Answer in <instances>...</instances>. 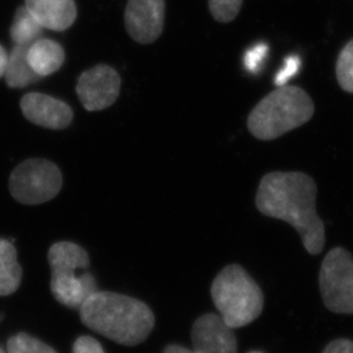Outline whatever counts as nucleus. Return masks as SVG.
<instances>
[{
  "instance_id": "nucleus-1",
  "label": "nucleus",
  "mask_w": 353,
  "mask_h": 353,
  "mask_svg": "<svg viewBox=\"0 0 353 353\" xmlns=\"http://www.w3.org/2000/svg\"><path fill=\"white\" fill-rule=\"evenodd\" d=\"M316 184L301 172H272L264 175L257 189V210L265 216L290 223L300 234L307 253L323 252L325 224L316 213Z\"/></svg>"
},
{
  "instance_id": "nucleus-2",
  "label": "nucleus",
  "mask_w": 353,
  "mask_h": 353,
  "mask_svg": "<svg viewBox=\"0 0 353 353\" xmlns=\"http://www.w3.org/2000/svg\"><path fill=\"white\" fill-rule=\"evenodd\" d=\"M79 312L90 330L127 347L144 342L154 327V314L147 304L112 292L93 294Z\"/></svg>"
},
{
  "instance_id": "nucleus-3",
  "label": "nucleus",
  "mask_w": 353,
  "mask_h": 353,
  "mask_svg": "<svg viewBox=\"0 0 353 353\" xmlns=\"http://www.w3.org/2000/svg\"><path fill=\"white\" fill-rule=\"evenodd\" d=\"M314 114V102L302 88L283 86L271 92L254 108L247 126L259 140H276L307 123Z\"/></svg>"
},
{
  "instance_id": "nucleus-4",
  "label": "nucleus",
  "mask_w": 353,
  "mask_h": 353,
  "mask_svg": "<svg viewBox=\"0 0 353 353\" xmlns=\"http://www.w3.org/2000/svg\"><path fill=\"white\" fill-rule=\"evenodd\" d=\"M210 295L222 319L231 328L250 325L263 311L262 290L239 264L227 265L215 276Z\"/></svg>"
},
{
  "instance_id": "nucleus-5",
  "label": "nucleus",
  "mask_w": 353,
  "mask_h": 353,
  "mask_svg": "<svg viewBox=\"0 0 353 353\" xmlns=\"http://www.w3.org/2000/svg\"><path fill=\"white\" fill-rule=\"evenodd\" d=\"M10 191L24 205H40L59 194L63 177L60 168L50 160L31 158L19 163L10 174Z\"/></svg>"
},
{
  "instance_id": "nucleus-6",
  "label": "nucleus",
  "mask_w": 353,
  "mask_h": 353,
  "mask_svg": "<svg viewBox=\"0 0 353 353\" xmlns=\"http://www.w3.org/2000/svg\"><path fill=\"white\" fill-rule=\"evenodd\" d=\"M323 304L334 314H353V256L343 247H335L323 259L319 272Z\"/></svg>"
},
{
  "instance_id": "nucleus-7",
  "label": "nucleus",
  "mask_w": 353,
  "mask_h": 353,
  "mask_svg": "<svg viewBox=\"0 0 353 353\" xmlns=\"http://www.w3.org/2000/svg\"><path fill=\"white\" fill-rule=\"evenodd\" d=\"M121 87L119 74L108 64H97L80 74L76 93L85 110L102 111L117 101Z\"/></svg>"
},
{
  "instance_id": "nucleus-8",
  "label": "nucleus",
  "mask_w": 353,
  "mask_h": 353,
  "mask_svg": "<svg viewBox=\"0 0 353 353\" xmlns=\"http://www.w3.org/2000/svg\"><path fill=\"white\" fill-rule=\"evenodd\" d=\"M123 19L134 41L152 43L163 34L165 0H128Z\"/></svg>"
},
{
  "instance_id": "nucleus-9",
  "label": "nucleus",
  "mask_w": 353,
  "mask_h": 353,
  "mask_svg": "<svg viewBox=\"0 0 353 353\" xmlns=\"http://www.w3.org/2000/svg\"><path fill=\"white\" fill-rule=\"evenodd\" d=\"M20 108L26 119L48 130H65L74 120V111L69 104L46 94H26L21 99Z\"/></svg>"
},
{
  "instance_id": "nucleus-10",
  "label": "nucleus",
  "mask_w": 353,
  "mask_h": 353,
  "mask_svg": "<svg viewBox=\"0 0 353 353\" xmlns=\"http://www.w3.org/2000/svg\"><path fill=\"white\" fill-rule=\"evenodd\" d=\"M191 340L196 353H236L234 328L219 314L200 316L192 326Z\"/></svg>"
},
{
  "instance_id": "nucleus-11",
  "label": "nucleus",
  "mask_w": 353,
  "mask_h": 353,
  "mask_svg": "<svg viewBox=\"0 0 353 353\" xmlns=\"http://www.w3.org/2000/svg\"><path fill=\"white\" fill-rule=\"evenodd\" d=\"M26 7L48 30L62 32L72 27L77 19L74 0H24Z\"/></svg>"
},
{
  "instance_id": "nucleus-12",
  "label": "nucleus",
  "mask_w": 353,
  "mask_h": 353,
  "mask_svg": "<svg viewBox=\"0 0 353 353\" xmlns=\"http://www.w3.org/2000/svg\"><path fill=\"white\" fill-rule=\"evenodd\" d=\"M50 290L57 302L70 309H80L93 294L99 292L97 283L88 272L76 276H52Z\"/></svg>"
},
{
  "instance_id": "nucleus-13",
  "label": "nucleus",
  "mask_w": 353,
  "mask_h": 353,
  "mask_svg": "<svg viewBox=\"0 0 353 353\" xmlns=\"http://www.w3.org/2000/svg\"><path fill=\"white\" fill-rule=\"evenodd\" d=\"M52 276H76V271L90 267V257L83 247L70 241L54 243L48 250Z\"/></svg>"
},
{
  "instance_id": "nucleus-14",
  "label": "nucleus",
  "mask_w": 353,
  "mask_h": 353,
  "mask_svg": "<svg viewBox=\"0 0 353 353\" xmlns=\"http://www.w3.org/2000/svg\"><path fill=\"white\" fill-rule=\"evenodd\" d=\"M28 62L39 77H48L60 70L65 60L63 47L47 38H41L28 48Z\"/></svg>"
},
{
  "instance_id": "nucleus-15",
  "label": "nucleus",
  "mask_w": 353,
  "mask_h": 353,
  "mask_svg": "<svg viewBox=\"0 0 353 353\" xmlns=\"http://www.w3.org/2000/svg\"><path fill=\"white\" fill-rule=\"evenodd\" d=\"M28 48L29 47L14 45L8 53V62L3 77L10 88H24L43 79L32 70L28 62Z\"/></svg>"
},
{
  "instance_id": "nucleus-16",
  "label": "nucleus",
  "mask_w": 353,
  "mask_h": 353,
  "mask_svg": "<svg viewBox=\"0 0 353 353\" xmlns=\"http://www.w3.org/2000/svg\"><path fill=\"white\" fill-rule=\"evenodd\" d=\"M22 281V268L13 243L0 238V296L15 293Z\"/></svg>"
},
{
  "instance_id": "nucleus-17",
  "label": "nucleus",
  "mask_w": 353,
  "mask_h": 353,
  "mask_svg": "<svg viewBox=\"0 0 353 353\" xmlns=\"http://www.w3.org/2000/svg\"><path fill=\"white\" fill-rule=\"evenodd\" d=\"M45 28L26 6L17 8L13 23L10 28V37L17 46L29 47L43 38Z\"/></svg>"
},
{
  "instance_id": "nucleus-18",
  "label": "nucleus",
  "mask_w": 353,
  "mask_h": 353,
  "mask_svg": "<svg viewBox=\"0 0 353 353\" xmlns=\"http://www.w3.org/2000/svg\"><path fill=\"white\" fill-rule=\"evenodd\" d=\"M336 78L342 90L353 93V39L343 47L337 57Z\"/></svg>"
},
{
  "instance_id": "nucleus-19",
  "label": "nucleus",
  "mask_w": 353,
  "mask_h": 353,
  "mask_svg": "<svg viewBox=\"0 0 353 353\" xmlns=\"http://www.w3.org/2000/svg\"><path fill=\"white\" fill-rule=\"evenodd\" d=\"M7 353H57L53 347L29 334L20 333L7 342Z\"/></svg>"
},
{
  "instance_id": "nucleus-20",
  "label": "nucleus",
  "mask_w": 353,
  "mask_h": 353,
  "mask_svg": "<svg viewBox=\"0 0 353 353\" xmlns=\"http://www.w3.org/2000/svg\"><path fill=\"white\" fill-rule=\"evenodd\" d=\"M243 0H208L210 10L215 20L228 23L239 14Z\"/></svg>"
},
{
  "instance_id": "nucleus-21",
  "label": "nucleus",
  "mask_w": 353,
  "mask_h": 353,
  "mask_svg": "<svg viewBox=\"0 0 353 353\" xmlns=\"http://www.w3.org/2000/svg\"><path fill=\"white\" fill-rule=\"evenodd\" d=\"M268 46L265 43H257L252 47L250 50H247L245 57H243V65L247 71L250 72H256L260 69L261 64L267 57Z\"/></svg>"
},
{
  "instance_id": "nucleus-22",
  "label": "nucleus",
  "mask_w": 353,
  "mask_h": 353,
  "mask_svg": "<svg viewBox=\"0 0 353 353\" xmlns=\"http://www.w3.org/2000/svg\"><path fill=\"white\" fill-rule=\"evenodd\" d=\"M300 67V57H296V55H290V57H287L283 67L280 69L279 72L276 74V78H274V83L278 87L285 86L287 81L297 74Z\"/></svg>"
},
{
  "instance_id": "nucleus-23",
  "label": "nucleus",
  "mask_w": 353,
  "mask_h": 353,
  "mask_svg": "<svg viewBox=\"0 0 353 353\" xmlns=\"http://www.w3.org/2000/svg\"><path fill=\"white\" fill-rule=\"evenodd\" d=\"M72 353H105L103 347L95 339L90 336H80L74 342Z\"/></svg>"
},
{
  "instance_id": "nucleus-24",
  "label": "nucleus",
  "mask_w": 353,
  "mask_h": 353,
  "mask_svg": "<svg viewBox=\"0 0 353 353\" xmlns=\"http://www.w3.org/2000/svg\"><path fill=\"white\" fill-rule=\"evenodd\" d=\"M323 353H353V341L337 339L327 344Z\"/></svg>"
},
{
  "instance_id": "nucleus-25",
  "label": "nucleus",
  "mask_w": 353,
  "mask_h": 353,
  "mask_svg": "<svg viewBox=\"0 0 353 353\" xmlns=\"http://www.w3.org/2000/svg\"><path fill=\"white\" fill-rule=\"evenodd\" d=\"M7 62H8V53L6 48L0 43V78H3L6 72Z\"/></svg>"
},
{
  "instance_id": "nucleus-26",
  "label": "nucleus",
  "mask_w": 353,
  "mask_h": 353,
  "mask_svg": "<svg viewBox=\"0 0 353 353\" xmlns=\"http://www.w3.org/2000/svg\"><path fill=\"white\" fill-rule=\"evenodd\" d=\"M163 353H196L192 349H187V347H182V345H177V344H170L168 347H165Z\"/></svg>"
},
{
  "instance_id": "nucleus-27",
  "label": "nucleus",
  "mask_w": 353,
  "mask_h": 353,
  "mask_svg": "<svg viewBox=\"0 0 353 353\" xmlns=\"http://www.w3.org/2000/svg\"><path fill=\"white\" fill-rule=\"evenodd\" d=\"M248 353H264L262 351H250Z\"/></svg>"
},
{
  "instance_id": "nucleus-28",
  "label": "nucleus",
  "mask_w": 353,
  "mask_h": 353,
  "mask_svg": "<svg viewBox=\"0 0 353 353\" xmlns=\"http://www.w3.org/2000/svg\"><path fill=\"white\" fill-rule=\"evenodd\" d=\"M0 353H5V352H3V349H1V347H0Z\"/></svg>"
}]
</instances>
